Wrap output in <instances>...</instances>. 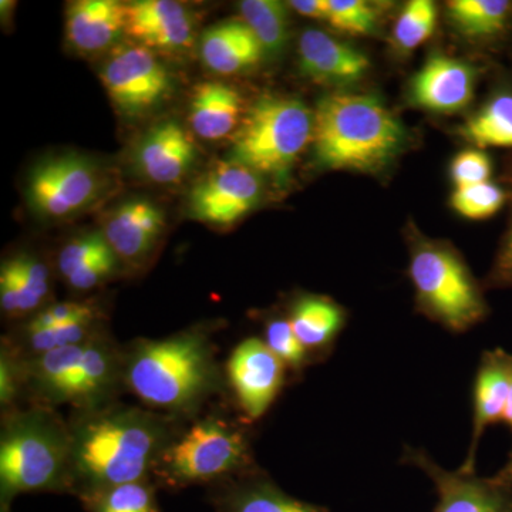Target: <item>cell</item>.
<instances>
[{"label": "cell", "instance_id": "1", "mask_svg": "<svg viewBox=\"0 0 512 512\" xmlns=\"http://www.w3.org/2000/svg\"><path fill=\"white\" fill-rule=\"evenodd\" d=\"M70 434V491L80 498L146 480L173 441L163 419L130 407L90 410Z\"/></svg>", "mask_w": 512, "mask_h": 512}, {"label": "cell", "instance_id": "2", "mask_svg": "<svg viewBox=\"0 0 512 512\" xmlns=\"http://www.w3.org/2000/svg\"><path fill=\"white\" fill-rule=\"evenodd\" d=\"M406 143L402 121L367 94H328L313 113L316 160L330 170L376 173L392 163Z\"/></svg>", "mask_w": 512, "mask_h": 512}, {"label": "cell", "instance_id": "3", "mask_svg": "<svg viewBox=\"0 0 512 512\" xmlns=\"http://www.w3.org/2000/svg\"><path fill=\"white\" fill-rule=\"evenodd\" d=\"M123 380L141 402L167 412H191L220 389L214 348L200 332L141 340L123 360Z\"/></svg>", "mask_w": 512, "mask_h": 512}, {"label": "cell", "instance_id": "4", "mask_svg": "<svg viewBox=\"0 0 512 512\" xmlns=\"http://www.w3.org/2000/svg\"><path fill=\"white\" fill-rule=\"evenodd\" d=\"M0 440L3 510L19 494L70 490L72 434L56 414L43 407L13 414Z\"/></svg>", "mask_w": 512, "mask_h": 512}, {"label": "cell", "instance_id": "5", "mask_svg": "<svg viewBox=\"0 0 512 512\" xmlns=\"http://www.w3.org/2000/svg\"><path fill=\"white\" fill-rule=\"evenodd\" d=\"M313 113L302 101L262 96L244 114L229 161L256 174L282 177L312 143Z\"/></svg>", "mask_w": 512, "mask_h": 512}, {"label": "cell", "instance_id": "6", "mask_svg": "<svg viewBox=\"0 0 512 512\" xmlns=\"http://www.w3.org/2000/svg\"><path fill=\"white\" fill-rule=\"evenodd\" d=\"M409 276L417 308L451 332H466L488 313L480 286L450 245L419 241L413 245Z\"/></svg>", "mask_w": 512, "mask_h": 512}, {"label": "cell", "instance_id": "7", "mask_svg": "<svg viewBox=\"0 0 512 512\" xmlns=\"http://www.w3.org/2000/svg\"><path fill=\"white\" fill-rule=\"evenodd\" d=\"M251 464V448L241 430L224 420L205 419L171 441L156 471L164 483L184 487L248 470Z\"/></svg>", "mask_w": 512, "mask_h": 512}, {"label": "cell", "instance_id": "8", "mask_svg": "<svg viewBox=\"0 0 512 512\" xmlns=\"http://www.w3.org/2000/svg\"><path fill=\"white\" fill-rule=\"evenodd\" d=\"M101 83L117 110L138 117L163 103L173 90V77L143 46L121 47L104 64Z\"/></svg>", "mask_w": 512, "mask_h": 512}, {"label": "cell", "instance_id": "9", "mask_svg": "<svg viewBox=\"0 0 512 512\" xmlns=\"http://www.w3.org/2000/svg\"><path fill=\"white\" fill-rule=\"evenodd\" d=\"M100 191V175L89 161L76 156L53 157L30 173L28 202L40 215L64 218L92 205Z\"/></svg>", "mask_w": 512, "mask_h": 512}, {"label": "cell", "instance_id": "10", "mask_svg": "<svg viewBox=\"0 0 512 512\" xmlns=\"http://www.w3.org/2000/svg\"><path fill=\"white\" fill-rule=\"evenodd\" d=\"M402 461L419 467L433 480L439 495L434 512H512V477L503 468L493 477L447 471L412 447H406Z\"/></svg>", "mask_w": 512, "mask_h": 512}, {"label": "cell", "instance_id": "11", "mask_svg": "<svg viewBox=\"0 0 512 512\" xmlns=\"http://www.w3.org/2000/svg\"><path fill=\"white\" fill-rule=\"evenodd\" d=\"M258 174L242 165L218 164L190 192V211L195 220L228 227L249 214L261 200Z\"/></svg>", "mask_w": 512, "mask_h": 512}, {"label": "cell", "instance_id": "12", "mask_svg": "<svg viewBox=\"0 0 512 512\" xmlns=\"http://www.w3.org/2000/svg\"><path fill=\"white\" fill-rule=\"evenodd\" d=\"M286 367L264 340H242L229 356L227 375L239 409L256 421L274 404L285 384Z\"/></svg>", "mask_w": 512, "mask_h": 512}, {"label": "cell", "instance_id": "13", "mask_svg": "<svg viewBox=\"0 0 512 512\" xmlns=\"http://www.w3.org/2000/svg\"><path fill=\"white\" fill-rule=\"evenodd\" d=\"M512 355L497 348L481 356L473 389V436L463 466V473H476L478 443L485 429L503 421L505 406L510 396Z\"/></svg>", "mask_w": 512, "mask_h": 512}, {"label": "cell", "instance_id": "14", "mask_svg": "<svg viewBox=\"0 0 512 512\" xmlns=\"http://www.w3.org/2000/svg\"><path fill=\"white\" fill-rule=\"evenodd\" d=\"M474 77V70L467 63L433 55L414 76L410 97L420 109L457 113L473 100Z\"/></svg>", "mask_w": 512, "mask_h": 512}, {"label": "cell", "instance_id": "15", "mask_svg": "<svg viewBox=\"0 0 512 512\" xmlns=\"http://www.w3.org/2000/svg\"><path fill=\"white\" fill-rule=\"evenodd\" d=\"M195 157L197 148L191 134L177 121H164L138 144L136 165L153 183L177 184L190 171Z\"/></svg>", "mask_w": 512, "mask_h": 512}, {"label": "cell", "instance_id": "16", "mask_svg": "<svg viewBox=\"0 0 512 512\" xmlns=\"http://www.w3.org/2000/svg\"><path fill=\"white\" fill-rule=\"evenodd\" d=\"M298 50L303 76L319 84L357 82L370 66L360 50L322 30H306L299 39Z\"/></svg>", "mask_w": 512, "mask_h": 512}, {"label": "cell", "instance_id": "17", "mask_svg": "<svg viewBox=\"0 0 512 512\" xmlns=\"http://www.w3.org/2000/svg\"><path fill=\"white\" fill-rule=\"evenodd\" d=\"M165 227L164 212L146 200L124 202L111 212L103 235L116 256L138 262L156 247Z\"/></svg>", "mask_w": 512, "mask_h": 512}, {"label": "cell", "instance_id": "18", "mask_svg": "<svg viewBox=\"0 0 512 512\" xmlns=\"http://www.w3.org/2000/svg\"><path fill=\"white\" fill-rule=\"evenodd\" d=\"M66 37L74 49L96 53L107 49L126 33L123 3L117 0H79L66 12Z\"/></svg>", "mask_w": 512, "mask_h": 512}, {"label": "cell", "instance_id": "19", "mask_svg": "<svg viewBox=\"0 0 512 512\" xmlns=\"http://www.w3.org/2000/svg\"><path fill=\"white\" fill-rule=\"evenodd\" d=\"M237 89L222 82H202L194 87L190 103L192 130L204 140L217 141L237 133L244 119Z\"/></svg>", "mask_w": 512, "mask_h": 512}, {"label": "cell", "instance_id": "20", "mask_svg": "<svg viewBox=\"0 0 512 512\" xmlns=\"http://www.w3.org/2000/svg\"><path fill=\"white\" fill-rule=\"evenodd\" d=\"M289 320L309 359H325L345 328L346 312L328 298L306 295L293 302Z\"/></svg>", "mask_w": 512, "mask_h": 512}, {"label": "cell", "instance_id": "21", "mask_svg": "<svg viewBox=\"0 0 512 512\" xmlns=\"http://www.w3.org/2000/svg\"><path fill=\"white\" fill-rule=\"evenodd\" d=\"M201 55L214 72L234 74L261 62L265 56L261 43L244 22L220 23L202 36Z\"/></svg>", "mask_w": 512, "mask_h": 512}, {"label": "cell", "instance_id": "22", "mask_svg": "<svg viewBox=\"0 0 512 512\" xmlns=\"http://www.w3.org/2000/svg\"><path fill=\"white\" fill-rule=\"evenodd\" d=\"M83 345L66 346L33 356L23 372L33 390L46 402H72L82 363Z\"/></svg>", "mask_w": 512, "mask_h": 512}, {"label": "cell", "instance_id": "23", "mask_svg": "<svg viewBox=\"0 0 512 512\" xmlns=\"http://www.w3.org/2000/svg\"><path fill=\"white\" fill-rule=\"evenodd\" d=\"M120 375H123V362L116 349L106 340L93 336L83 346L73 403L89 412L96 410L100 403L109 399Z\"/></svg>", "mask_w": 512, "mask_h": 512}, {"label": "cell", "instance_id": "24", "mask_svg": "<svg viewBox=\"0 0 512 512\" xmlns=\"http://www.w3.org/2000/svg\"><path fill=\"white\" fill-rule=\"evenodd\" d=\"M220 512H329L319 505L296 500L265 477L251 476L217 495Z\"/></svg>", "mask_w": 512, "mask_h": 512}, {"label": "cell", "instance_id": "25", "mask_svg": "<svg viewBox=\"0 0 512 512\" xmlns=\"http://www.w3.org/2000/svg\"><path fill=\"white\" fill-rule=\"evenodd\" d=\"M242 22L252 30L265 55L276 56L289 39V16L278 0H244L239 3Z\"/></svg>", "mask_w": 512, "mask_h": 512}, {"label": "cell", "instance_id": "26", "mask_svg": "<svg viewBox=\"0 0 512 512\" xmlns=\"http://www.w3.org/2000/svg\"><path fill=\"white\" fill-rule=\"evenodd\" d=\"M507 0H453L447 3L448 18L467 37H488L504 29L510 13Z\"/></svg>", "mask_w": 512, "mask_h": 512}, {"label": "cell", "instance_id": "27", "mask_svg": "<svg viewBox=\"0 0 512 512\" xmlns=\"http://www.w3.org/2000/svg\"><path fill=\"white\" fill-rule=\"evenodd\" d=\"M461 131L477 147L512 148V94H498L488 101Z\"/></svg>", "mask_w": 512, "mask_h": 512}, {"label": "cell", "instance_id": "28", "mask_svg": "<svg viewBox=\"0 0 512 512\" xmlns=\"http://www.w3.org/2000/svg\"><path fill=\"white\" fill-rule=\"evenodd\" d=\"M82 501L89 512H160L154 488L146 480L106 488Z\"/></svg>", "mask_w": 512, "mask_h": 512}, {"label": "cell", "instance_id": "29", "mask_svg": "<svg viewBox=\"0 0 512 512\" xmlns=\"http://www.w3.org/2000/svg\"><path fill=\"white\" fill-rule=\"evenodd\" d=\"M124 15L127 35L137 40L150 30L187 18L190 13L173 0H138L124 5Z\"/></svg>", "mask_w": 512, "mask_h": 512}, {"label": "cell", "instance_id": "30", "mask_svg": "<svg viewBox=\"0 0 512 512\" xmlns=\"http://www.w3.org/2000/svg\"><path fill=\"white\" fill-rule=\"evenodd\" d=\"M436 25V5L431 0H412L394 25V40L400 49L409 52L429 40Z\"/></svg>", "mask_w": 512, "mask_h": 512}, {"label": "cell", "instance_id": "31", "mask_svg": "<svg viewBox=\"0 0 512 512\" xmlns=\"http://www.w3.org/2000/svg\"><path fill=\"white\" fill-rule=\"evenodd\" d=\"M505 202L503 188L493 183L456 188L451 195V207L468 220H485L501 210Z\"/></svg>", "mask_w": 512, "mask_h": 512}, {"label": "cell", "instance_id": "32", "mask_svg": "<svg viewBox=\"0 0 512 512\" xmlns=\"http://www.w3.org/2000/svg\"><path fill=\"white\" fill-rule=\"evenodd\" d=\"M264 338L269 350L293 372H301L303 367L311 362L308 352L303 348L292 328L291 320L285 318L266 320Z\"/></svg>", "mask_w": 512, "mask_h": 512}, {"label": "cell", "instance_id": "33", "mask_svg": "<svg viewBox=\"0 0 512 512\" xmlns=\"http://www.w3.org/2000/svg\"><path fill=\"white\" fill-rule=\"evenodd\" d=\"M376 13L362 0H329L328 20L333 28L350 35H369L376 28Z\"/></svg>", "mask_w": 512, "mask_h": 512}, {"label": "cell", "instance_id": "34", "mask_svg": "<svg viewBox=\"0 0 512 512\" xmlns=\"http://www.w3.org/2000/svg\"><path fill=\"white\" fill-rule=\"evenodd\" d=\"M109 249H111L109 242L104 238L103 232L82 235V237L74 238L60 251L57 268H59L60 274L67 279Z\"/></svg>", "mask_w": 512, "mask_h": 512}, {"label": "cell", "instance_id": "35", "mask_svg": "<svg viewBox=\"0 0 512 512\" xmlns=\"http://www.w3.org/2000/svg\"><path fill=\"white\" fill-rule=\"evenodd\" d=\"M491 171L490 157L478 150L461 151L451 164V177L456 188L488 183Z\"/></svg>", "mask_w": 512, "mask_h": 512}, {"label": "cell", "instance_id": "36", "mask_svg": "<svg viewBox=\"0 0 512 512\" xmlns=\"http://www.w3.org/2000/svg\"><path fill=\"white\" fill-rule=\"evenodd\" d=\"M116 254L113 249L103 252V254L94 258L89 264L80 268L66 279L67 284L77 291H89L96 288L101 282L106 281L114 269H116Z\"/></svg>", "mask_w": 512, "mask_h": 512}, {"label": "cell", "instance_id": "37", "mask_svg": "<svg viewBox=\"0 0 512 512\" xmlns=\"http://www.w3.org/2000/svg\"><path fill=\"white\" fill-rule=\"evenodd\" d=\"M15 261L33 298L42 303L49 293V274L46 266L28 255L16 256Z\"/></svg>", "mask_w": 512, "mask_h": 512}, {"label": "cell", "instance_id": "38", "mask_svg": "<svg viewBox=\"0 0 512 512\" xmlns=\"http://www.w3.org/2000/svg\"><path fill=\"white\" fill-rule=\"evenodd\" d=\"M493 286H512V224L505 235L490 275Z\"/></svg>", "mask_w": 512, "mask_h": 512}, {"label": "cell", "instance_id": "39", "mask_svg": "<svg viewBox=\"0 0 512 512\" xmlns=\"http://www.w3.org/2000/svg\"><path fill=\"white\" fill-rule=\"evenodd\" d=\"M18 393V367H15L10 359L9 352L2 350L0 360V402L3 406L13 402Z\"/></svg>", "mask_w": 512, "mask_h": 512}, {"label": "cell", "instance_id": "40", "mask_svg": "<svg viewBox=\"0 0 512 512\" xmlns=\"http://www.w3.org/2000/svg\"><path fill=\"white\" fill-rule=\"evenodd\" d=\"M0 305H2L3 312L8 313V315H20L22 313L15 282H13L8 268L3 265L2 271H0Z\"/></svg>", "mask_w": 512, "mask_h": 512}, {"label": "cell", "instance_id": "41", "mask_svg": "<svg viewBox=\"0 0 512 512\" xmlns=\"http://www.w3.org/2000/svg\"><path fill=\"white\" fill-rule=\"evenodd\" d=\"M289 6L306 18L328 20L329 0H292Z\"/></svg>", "mask_w": 512, "mask_h": 512}, {"label": "cell", "instance_id": "42", "mask_svg": "<svg viewBox=\"0 0 512 512\" xmlns=\"http://www.w3.org/2000/svg\"><path fill=\"white\" fill-rule=\"evenodd\" d=\"M503 421H505V423L508 424V427H510L512 433V380L510 396H508L507 406H505ZM503 470L505 471V473L510 474V476L512 477V447L510 454H508V460L507 463H505Z\"/></svg>", "mask_w": 512, "mask_h": 512}]
</instances>
